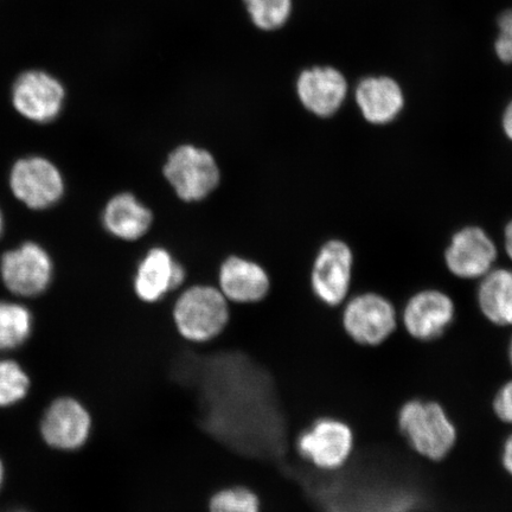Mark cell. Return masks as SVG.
I'll list each match as a JSON object with an SVG mask.
<instances>
[{
  "instance_id": "8fae6325",
  "label": "cell",
  "mask_w": 512,
  "mask_h": 512,
  "mask_svg": "<svg viewBox=\"0 0 512 512\" xmlns=\"http://www.w3.org/2000/svg\"><path fill=\"white\" fill-rule=\"evenodd\" d=\"M93 419L79 400L61 398L51 403L43 416L41 432L51 447L61 451H76L91 438Z\"/></svg>"
},
{
  "instance_id": "5b68a950",
  "label": "cell",
  "mask_w": 512,
  "mask_h": 512,
  "mask_svg": "<svg viewBox=\"0 0 512 512\" xmlns=\"http://www.w3.org/2000/svg\"><path fill=\"white\" fill-rule=\"evenodd\" d=\"M164 176L185 202L208 197L220 183V169L207 150L192 145L177 147L164 165Z\"/></svg>"
},
{
  "instance_id": "52a82bcc",
  "label": "cell",
  "mask_w": 512,
  "mask_h": 512,
  "mask_svg": "<svg viewBox=\"0 0 512 512\" xmlns=\"http://www.w3.org/2000/svg\"><path fill=\"white\" fill-rule=\"evenodd\" d=\"M54 264L50 254L36 242H24L0 259V277L8 290L19 297H37L51 284Z\"/></svg>"
},
{
  "instance_id": "44dd1931",
  "label": "cell",
  "mask_w": 512,
  "mask_h": 512,
  "mask_svg": "<svg viewBox=\"0 0 512 512\" xmlns=\"http://www.w3.org/2000/svg\"><path fill=\"white\" fill-rule=\"evenodd\" d=\"M256 29L275 31L285 27L293 9L292 0H242Z\"/></svg>"
},
{
  "instance_id": "7c38bea8",
  "label": "cell",
  "mask_w": 512,
  "mask_h": 512,
  "mask_svg": "<svg viewBox=\"0 0 512 512\" xmlns=\"http://www.w3.org/2000/svg\"><path fill=\"white\" fill-rule=\"evenodd\" d=\"M445 259L448 270L456 277L476 279L491 271L497 248L483 229L469 227L453 236Z\"/></svg>"
},
{
  "instance_id": "3957f363",
  "label": "cell",
  "mask_w": 512,
  "mask_h": 512,
  "mask_svg": "<svg viewBox=\"0 0 512 512\" xmlns=\"http://www.w3.org/2000/svg\"><path fill=\"white\" fill-rule=\"evenodd\" d=\"M296 448L299 456L316 470L334 473L343 470L354 457L356 434L349 422L324 415L298 435Z\"/></svg>"
},
{
  "instance_id": "ac0fdd59",
  "label": "cell",
  "mask_w": 512,
  "mask_h": 512,
  "mask_svg": "<svg viewBox=\"0 0 512 512\" xmlns=\"http://www.w3.org/2000/svg\"><path fill=\"white\" fill-rule=\"evenodd\" d=\"M478 307L488 322L498 328L512 326V271H490L478 288Z\"/></svg>"
},
{
  "instance_id": "30bf717a",
  "label": "cell",
  "mask_w": 512,
  "mask_h": 512,
  "mask_svg": "<svg viewBox=\"0 0 512 512\" xmlns=\"http://www.w3.org/2000/svg\"><path fill=\"white\" fill-rule=\"evenodd\" d=\"M352 261L351 249L343 241H329L320 249L311 277L313 293L320 302L336 307L347 300Z\"/></svg>"
},
{
  "instance_id": "4dcf8cb0",
  "label": "cell",
  "mask_w": 512,
  "mask_h": 512,
  "mask_svg": "<svg viewBox=\"0 0 512 512\" xmlns=\"http://www.w3.org/2000/svg\"><path fill=\"white\" fill-rule=\"evenodd\" d=\"M11 512H25V511H22V510H17V511H11Z\"/></svg>"
},
{
  "instance_id": "7a4b0ae2",
  "label": "cell",
  "mask_w": 512,
  "mask_h": 512,
  "mask_svg": "<svg viewBox=\"0 0 512 512\" xmlns=\"http://www.w3.org/2000/svg\"><path fill=\"white\" fill-rule=\"evenodd\" d=\"M172 319L184 341L194 344L213 342L227 329L229 302L219 288L192 286L177 298Z\"/></svg>"
},
{
  "instance_id": "cb8c5ba5",
  "label": "cell",
  "mask_w": 512,
  "mask_h": 512,
  "mask_svg": "<svg viewBox=\"0 0 512 512\" xmlns=\"http://www.w3.org/2000/svg\"><path fill=\"white\" fill-rule=\"evenodd\" d=\"M499 35L495 43L496 54L504 63H512V10L498 17Z\"/></svg>"
},
{
  "instance_id": "d4e9b609",
  "label": "cell",
  "mask_w": 512,
  "mask_h": 512,
  "mask_svg": "<svg viewBox=\"0 0 512 512\" xmlns=\"http://www.w3.org/2000/svg\"><path fill=\"white\" fill-rule=\"evenodd\" d=\"M499 463L507 476L512 479V430L503 440L501 451H499Z\"/></svg>"
},
{
  "instance_id": "d6986e66",
  "label": "cell",
  "mask_w": 512,
  "mask_h": 512,
  "mask_svg": "<svg viewBox=\"0 0 512 512\" xmlns=\"http://www.w3.org/2000/svg\"><path fill=\"white\" fill-rule=\"evenodd\" d=\"M32 330V315L27 307L0 302V351L21 347Z\"/></svg>"
},
{
  "instance_id": "2e32d148",
  "label": "cell",
  "mask_w": 512,
  "mask_h": 512,
  "mask_svg": "<svg viewBox=\"0 0 512 512\" xmlns=\"http://www.w3.org/2000/svg\"><path fill=\"white\" fill-rule=\"evenodd\" d=\"M356 101L363 117L375 125L389 124L405 105L399 83L387 76L362 80L356 88Z\"/></svg>"
},
{
  "instance_id": "9a60e30c",
  "label": "cell",
  "mask_w": 512,
  "mask_h": 512,
  "mask_svg": "<svg viewBox=\"0 0 512 512\" xmlns=\"http://www.w3.org/2000/svg\"><path fill=\"white\" fill-rule=\"evenodd\" d=\"M219 290L229 303L255 304L270 292L271 281L264 268L255 262L232 256L223 262Z\"/></svg>"
},
{
  "instance_id": "603a6c76",
  "label": "cell",
  "mask_w": 512,
  "mask_h": 512,
  "mask_svg": "<svg viewBox=\"0 0 512 512\" xmlns=\"http://www.w3.org/2000/svg\"><path fill=\"white\" fill-rule=\"evenodd\" d=\"M491 409L502 425L512 428V377L497 388L492 396Z\"/></svg>"
},
{
  "instance_id": "ba28073f",
  "label": "cell",
  "mask_w": 512,
  "mask_h": 512,
  "mask_svg": "<svg viewBox=\"0 0 512 512\" xmlns=\"http://www.w3.org/2000/svg\"><path fill=\"white\" fill-rule=\"evenodd\" d=\"M12 105L23 118L35 124L53 123L66 100L62 83L41 70L19 75L11 92Z\"/></svg>"
},
{
  "instance_id": "f1b7e54d",
  "label": "cell",
  "mask_w": 512,
  "mask_h": 512,
  "mask_svg": "<svg viewBox=\"0 0 512 512\" xmlns=\"http://www.w3.org/2000/svg\"><path fill=\"white\" fill-rule=\"evenodd\" d=\"M4 230V216L2 210H0V236H2Z\"/></svg>"
},
{
  "instance_id": "7402d4cb",
  "label": "cell",
  "mask_w": 512,
  "mask_h": 512,
  "mask_svg": "<svg viewBox=\"0 0 512 512\" xmlns=\"http://www.w3.org/2000/svg\"><path fill=\"white\" fill-rule=\"evenodd\" d=\"M29 377L14 361H0V407L15 405L28 394Z\"/></svg>"
},
{
  "instance_id": "5bb4252c",
  "label": "cell",
  "mask_w": 512,
  "mask_h": 512,
  "mask_svg": "<svg viewBox=\"0 0 512 512\" xmlns=\"http://www.w3.org/2000/svg\"><path fill=\"white\" fill-rule=\"evenodd\" d=\"M183 267L163 248H153L145 255L134 278V292L146 304H156L183 284Z\"/></svg>"
},
{
  "instance_id": "8992f818",
  "label": "cell",
  "mask_w": 512,
  "mask_h": 512,
  "mask_svg": "<svg viewBox=\"0 0 512 512\" xmlns=\"http://www.w3.org/2000/svg\"><path fill=\"white\" fill-rule=\"evenodd\" d=\"M9 183L17 200L32 210L53 208L66 191L59 168L41 156L18 159L10 171Z\"/></svg>"
},
{
  "instance_id": "484cf974",
  "label": "cell",
  "mask_w": 512,
  "mask_h": 512,
  "mask_svg": "<svg viewBox=\"0 0 512 512\" xmlns=\"http://www.w3.org/2000/svg\"><path fill=\"white\" fill-rule=\"evenodd\" d=\"M503 128L505 134H507L508 138L512 142V101L510 102L507 110H505L503 115Z\"/></svg>"
},
{
  "instance_id": "ffe728a7",
  "label": "cell",
  "mask_w": 512,
  "mask_h": 512,
  "mask_svg": "<svg viewBox=\"0 0 512 512\" xmlns=\"http://www.w3.org/2000/svg\"><path fill=\"white\" fill-rule=\"evenodd\" d=\"M208 512H262V502L246 485H227L211 494Z\"/></svg>"
},
{
  "instance_id": "4fadbf2b",
  "label": "cell",
  "mask_w": 512,
  "mask_h": 512,
  "mask_svg": "<svg viewBox=\"0 0 512 512\" xmlns=\"http://www.w3.org/2000/svg\"><path fill=\"white\" fill-rule=\"evenodd\" d=\"M297 94L307 111L328 118L342 107L348 95V82L332 67L306 69L297 80Z\"/></svg>"
},
{
  "instance_id": "83f0119b",
  "label": "cell",
  "mask_w": 512,
  "mask_h": 512,
  "mask_svg": "<svg viewBox=\"0 0 512 512\" xmlns=\"http://www.w3.org/2000/svg\"><path fill=\"white\" fill-rule=\"evenodd\" d=\"M507 360H508L509 367L512 371V335H511V337L509 339V343H508Z\"/></svg>"
},
{
  "instance_id": "9c48e42d",
  "label": "cell",
  "mask_w": 512,
  "mask_h": 512,
  "mask_svg": "<svg viewBox=\"0 0 512 512\" xmlns=\"http://www.w3.org/2000/svg\"><path fill=\"white\" fill-rule=\"evenodd\" d=\"M456 319V304L448 294L426 290L414 294L403 307L400 322L416 342L432 343L443 337Z\"/></svg>"
},
{
  "instance_id": "6da1fadb",
  "label": "cell",
  "mask_w": 512,
  "mask_h": 512,
  "mask_svg": "<svg viewBox=\"0 0 512 512\" xmlns=\"http://www.w3.org/2000/svg\"><path fill=\"white\" fill-rule=\"evenodd\" d=\"M396 424L409 448L427 462H444L458 445L456 421L437 400L413 398L403 402Z\"/></svg>"
},
{
  "instance_id": "f546056e",
  "label": "cell",
  "mask_w": 512,
  "mask_h": 512,
  "mask_svg": "<svg viewBox=\"0 0 512 512\" xmlns=\"http://www.w3.org/2000/svg\"><path fill=\"white\" fill-rule=\"evenodd\" d=\"M3 478H4V467L2 462H0V486L3 484Z\"/></svg>"
},
{
  "instance_id": "e0dca14e",
  "label": "cell",
  "mask_w": 512,
  "mask_h": 512,
  "mask_svg": "<svg viewBox=\"0 0 512 512\" xmlns=\"http://www.w3.org/2000/svg\"><path fill=\"white\" fill-rule=\"evenodd\" d=\"M102 221L107 232L115 238L136 241L149 232L153 216L149 208L125 192L107 203Z\"/></svg>"
},
{
  "instance_id": "277c9868",
  "label": "cell",
  "mask_w": 512,
  "mask_h": 512,
  "mask_svg": "<svg viewBox=\"0 0 512 512\" xmlns=\"http://www.w3.org/2000/svg\"><path fill=\"white\" fill-rule=\"evenodd\" d=\"M399 323L395 306L381 294H358L344 306L343 330L358 347H382L394 336Z\"/></svg>"
},
{
  "instance_id": "4316f807",
  "label": "cell",
  "mask_w": 512,
  "mask_h": 512,
  "mask_svg": "<svg viewBox=\"0 0 512 512\" xmlns=\"http://www.w3.org/2000/svg\"><path fill=\"white\" fill-rule=\"evenodd\" d=\"M505 251H507L509 258L512 260V220L505 227Z\"/></svg>"
}]
</instances>
